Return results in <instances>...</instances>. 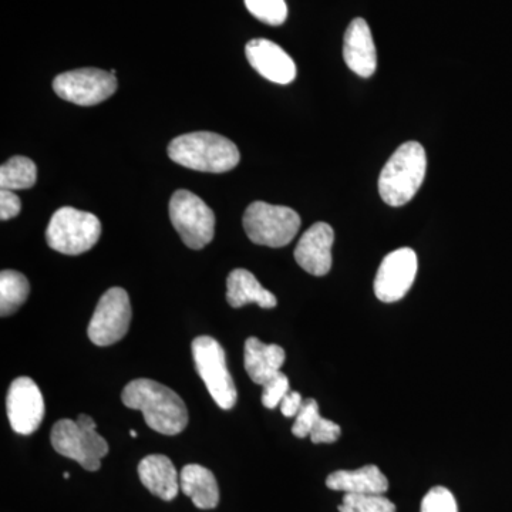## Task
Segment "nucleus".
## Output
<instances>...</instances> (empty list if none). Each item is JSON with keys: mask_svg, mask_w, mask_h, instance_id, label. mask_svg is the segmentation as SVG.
<instances>
[{"mask_svg": "<svg viewBox=\"0 0 512 512\" xmlns=\"http://www.w3.org/2000/svg\"><path fill=\"white\" fill-rule=\"evenodd\" d=\"M285 359V350L279 345H266L256 338H249L245 342V370L256 384L264 386L276 373L281 372Z\"/></svg>", "mask_w": 512, "mask_h": 512, "instance_id": "obj_17", "label": "nucleus"}, {"mask_svg": "<svg viewBox=\"0 0 512 512\" xmlns=\"http://www.w3.org/2000/svg\"><path fill=\"white\" fill-rule=\"evenodd\" d=\"M36 164L28 157H12L0 168L2 190H28L36 184Z\"/></svg>", "mask_w": 512, "mask_h": 512, "instance_id": "obj_22", "label": "nucleus"}, {"mask_svg": "<svg viewBox=\"0 0 512 512\" xmlns=\"http://www.w3.org/2000/svg\"><path fill=\"white\" fill-rule=\"evenodd\" d=\"M20 198L13 191H0V220L8 221L18 217L20 212Z\"/></svg>", "mask_w": 512, "mask_h": 512, "instance_id": "obj_29", "label": "nucleus"}, {"mask_svg": "<svg viewBox=\"0 0 512 512\" xmlns=\"http://www.w3.org/2000/svg\"><path fill=\"white\" fill-rule=\"evenodd\" d=\"M289 392H291V387H289L288 376L282 372L276 373L272 379H269L264 384L262 404H264L266 409L274 410L282 403V400L285 399L286 394Z\"/></svg>", "mask_w": 512, "mask_h": 512, "instance_id": "obj_27", "label": "nucleus"}, {"mask_svg": "<svg viewBox=\"0 0 512 512\" xmlns=\"http://www.w3.org/2000/svg\"><path fill=\"white\" fill-rule=\"evenodd\" d=\"M301 228L298 212L282 205L255 201L244 214V229L256 245L282 248L291 244Z\"/></svg>", "mask_w": 512, "mask_h": 512, "instance_id": "obj_5", "label": "nucleus"}, {"mask_svg": "<svg viewBox=\"0 0 512 512\" xmlns=\"http://www.w3.org/2000/svg\"><path fill=\"white\" fill-rule=\"evenodd\" d=\"M6 410L13 431L30 436L45 417V400L39 386L30 377H18L10 384Z\"/></svg>", "mask_w": 512, "mask_h": 512, "instance_id": "obj_12", "label": "nucleus"}, {"mask_svg": "<svg viewBox=\"0 0 512 512\" xmlns=\"http://www.w3.org/2000/svg\"><path fill=\"white\" fill-rule=\"evenodd\" d=\"M50 441L60 456L72 458L87 471H99L110 451L109 443L97 433L96 421L87 414H80L76 421H57Z\"/></svg>", "mask_w": 512, "mask_h": 512, "instance_id": "obj_4", "label": "nucleus"}, {"mask_svg": "<svg viewBox=\"0 0 512 512\" xmlns=\"http://www.w3.org/2000/svg\"><path fill=\"white\" fill-rule=\"evenodd\" d=\"M101 224L96 215L63 207L53 214L46 231L47 244L64 255H80L99 242Z\"/></svg>", "mask_w": 512, "mask_h": 512, "instance_id": "obj_6", "label": "nucleus"}, {"mask_svg": "<svg viewBox=\"0 0 512 512\" xmlns=\"http://www.w3.org/2000/svg\"><path fill=\"white\" fill-rule=\"evenodd\" d=\"M319 404L315 399H306L303 402L301 412L296 416L295 424L292 427L293 436L298 439H305L311 436L316 421L320 419Z\"/></svg>", "mask_w": 512, "mask_h": 512, "instance_id": "obj_26", "label": "nucleus"}, {"mask_svg": "<svg viewBox=\"0 0 512 512\" xmlns=\"http://www.w3.org/2000/svg\"><path fill=\"white\" fill-rule=\"evenodd\" d=\"M227 301L235 309L242 308L248 303H256L264 309H272L278 303L274 293L266 291L254 274L247 269H235L229 274Z\"/></svg>", "mask_w": 512, "mask_h": 512, "instance_id": "obj_20", "label": "nucleus"}, {"mask_svg": "<svg viewBox=\"0 0 512 512\" xmlns=\"http://www.w3.org/2000/svg\"><path fill=\"white\" fill-rule=\"evenodd\" d=\"M138 476L151 494L164 501H173L181 488L173 461L163 454L143 458L138 464Z\"/></svg>", "mask_w": 512, "mask_h": 512, "instance_id": "obj_16", "label": "nucleus"}, {"mask_svg": "<svg viewBox=\"0 0 512 512\" xmlns=\"http://www.w3.org/2000/svg\"><path fill=\"white\" fill-rule=\"evenodd\" d=\"M420 512H458L456 498L446 487L431 488L421 501Z\"/></svg>", "mask_w": 512, "mask_h": 512, "instance_id": "obj_25", "label": "nucleus"}, {"mask_svg": "<svg viewBox=\"0 0 512 512\" xmlns=\"http://www.w3.org/2000/svg\"><path fill=\"white\" fill-rule=\"evenodd\" d=\"M340 427L338 424L333 423L332 420L323 419L320 417L318 421H316L315 427H313L311 433L312 443L315 444H330L338 441L340 437Z\"/></svg>", "mask_w": 512, "mask_h": 512, "instance_id": "obj_28", "label": "nucleus"}, {"mask_svg": "<svg viewBox=\"0 0 512 512\" xmlns=\"http://www.w3.org/2000/svg\"><path fill=\"white\" fill-rule=\"evenodd\" d=\"M326 485L333 491L346 494H384L389 481L377 466H365L359 470H339L326 478Z\"/></svg>", "mask_w": 512, "mask_h": 512, "instance_id": "obj_18", "label": "nucleus"}, {"mask_svg": "<svg viewBox=\"0 0 512 512\" xmlns=\"http://www.w3.org/2000/svg\"><path fill=\"white\" fill-rule=\"evenodd\" d=\"M340 512H396V505L383 494H346Z\"/></svg>", "mask_w": 512, "mask_h": 512, "instance_id": "obj_23", "label": "nucleus"}, {"mask_svg": "<svg viewBox=\"0 0 512 512\" xmlns=\"http://www.w3.org/2000/svg\"><path fill=\"white\" fill-rule=\"evenodd\" d=\"M343 59L357 76H373L377 67V53L372 30L365 19L357 18L350 23L343 43Z\"/></svg>", "mask_w": 512, "mask_h": 512, "instance_id": "obj_15", "label": "nucleus"}, {"mask_svg": "<svg viewBox=\"0 0 512 512\" xmlns=\"http://www.w3.org/2000/svg\"><path fill=\"white\" fill-rule=\"evenodd\" d=\"M124 406L144 414L147 426L165 436H177L188 426V410L180 396L150 379L133 380L121 394Z\"/></svg>", "mask_w": 512, "mask_h": 512, "instance_id": "obj_1", "label": "nucleus"}, {"mask_svg": "<svg viewBox=\"0 0 512 512\" xmlns=\"http://www.w3.org/2000/svg\"><path fill=\"white\" fill-rule=\"evenodd\" d=\"M130 436H131V437H134V439H136V437H137V433H136V431L131 430V431H130Z\"/></svg>", "mask_w": 512, "mask_h": 512, "instance_id": "obj_31", "label": "nucleus"}, {"mask_svg": "<svg viewBox=\"0 0 512 512\" xmlns=\"http://www.w3.org/2000/svg\"><path fill=\"white\" fill-rule=\"evenodd\" d=\"M303 402L301 394L298 392H289L281 403V412L285 417H296L301 412Z\"/></svg>", "mask_w": 512, "mask_h": 512, "instance_id": "obj_30", "label": "nucleus"}, {"mask_svg": "<svg viewBox=\"0 0 512 512\" xmlns=\"http://www.w3.org/2000/svg\"><path fill=\"white\" fill-rule=\"evenodd\" d=\"M419 271L417 254L412 248L390 252L379 266L375 279V295L379 301H400L410 291Z\"/></svg>", "mask_w": 512, "mask_h": 512, "instance_id": "obj_11", "label": "nucleus"}, {"mask_svg": "<svg viewBox=\"0 0 512 512\" xmlns=\"http://www.w3.org/2000/svg\"><path fill=\"white\" fill-rule=\"evenodd\" d=\"M249 64L269 82L289 84L295 80L296 66L281 46L266 39H254L245 47Z\"/></svg>", "mask_w": 512, "mask_h": 512, "instance_id": "obj_14", "label": "nucleus"}, {"mask_svg": "<svg viewBox=\"0 0 512 512\" xmlns=\"http://www.w3.org/2000/svg\"><path fill=\"white\" fill-rule=\"evenodd\" d=\"M195 369L207 386L214 402L222 410H231L237 404V387L227 366V357L220 343L211 336L195 338L191 345Z\"/></svg>", "mask_w": 512, "mask_h": 512, "instance_id": "obj_7", "label": "nucleus"}, {"mask_svg": "<svg viewBox=\"0 0 512 512\" xmlns=\"http://www.w3.org/2000/svg\"><path fill=\"white\" fill-rule=\"evenodd\" d=\"M335 232L325 222L313 224L295 248V259L302 269L313 276H325L332 268V247Z\"/></svg>", "mask_w": 512, "mask_h": 512, "instance_id": "obj_13", "label": "nucleus"}, {"mask_svg": "<svg viewBox=\"0 0 512 512\" xmlns=\"http://www.w3.org/2000/svg\"><path fill=\"white\" fill-rule=\"evenodd\" d=\"M131 305L123 288H111L101 296L90 320L87 335L97 346H111L127 335L131 323Z\"/></svg>", "mask_w": 512, "mask_h": 512, "instance_id": "obj_10", "label": "nucleus"}, {"mask_svg": "<svg viewBox=\"0 0 512 512\" xmlns=\"http://www.w3.org/2000/svg\"><path fill=\"white\" fill-rule=\"evenodd\" d=\"M245 6L252 16L266 25L279 26L288 18L285 0H245Z\"/></svg>", "mask_w": 512, "mask_h": 512, "instance_id": "obj_24", "label": "nucleus"}, {"mask_svg": "<svg viewBox=\"0 0 512 512\" xmlns=\"http://www.w3.org/2000/svg\"><path fill=\"white\" fill-rule=\"evenodd\" d=\"M181 491L200 510H214L220 503L217 478L200 464H188L180 474Z\"/></svg>", "mask_w": 512, "mask_h": 512, "instance_id": "obj_19", "label": "nucleus"}, {"mask_svg": "<svg viewBox=\"0 0 512 512\" xmlns=\"http://www.w3.org/2000/svg\"><path fill=\"white\" fill-rule=\"evenodd\" d=\"M30 285L28 278L18 271H3L0 274V315H13L28 301Z\"/></svg>", "mask_w": 512, "mask_h": 512, "instance_id": "obj_21", "label": "nucleus"}, {"mask_svg": "<svg viewBox=\"0 0 512 512\" xmlns=\"http://www.w3.org/2000/svg\"><path fill=\"white\" fill-rule=\"evenodd\" d=\"M427 156L417 141H409L394 151L379 177V192L390 207H402L413 200L426 177Z\"/></svg>", "mask_w": 512, "mask_h": 512, "instance_id": "obj_3", "label": "nucleus"}, {"mask_svg": "<svg viewBox=\"0 0 512 512\" xmlns=\"http://www.w3.org/2000/svg\"><path fill=\"white\" fill-rule=\"evenodd\" d=\"M167 151L174 163L201 173H227L237 167L241 158L231 140L210 131L174 138Z\"/></svg>", "mask_w": 512, "mask_h": 512, "instance_id": "obj_2", "label": "nucleus"}, {"mask_svg": "<svg viewBox=\"0 0 512 512\" xmlns=\"http://www.w3.org/2000/svg\"><path fill=\"white\" fill-rule=\"evenodd\" d=\"M69 477H70V474H69V473H64V478H66V480H67V478H69Z\"/></svg>", "mask_w": 512, "mask_h": 512, "instance_id": "obj_32", "label": "nucleus"}, {"mask_svg": "<svg viewBox=\"0 0 512 512\" xmlns=\"http://www.w3.org/2000/svg\"><path fill=\"white\" fill-rule=\"evenodd\" d=\"M53 90L60 99L77 106H96L116 93L117 77L96 67H84L59 74L53 80Z\"/></svg>", "mask_w": 512, "mask_h": 512, "instance_id": "obj_9", "label": "nucleus"}, {"mask_svg": "<svg viewBox=\"0 0 512 512\" xmlns=\"http://www.w3.org/2000/svg\"><path fill=\"white\" fill-rule=\"evenodd\" d=\"M170 220L188 248L202 249L214 238L215 215L211 208L191 191L178 190L171 197Z\"/></svg>", "mask_w": 512, "mask_h": 512, "instance_id": "obj_8", "label": "nucleus"}]
</instances>
